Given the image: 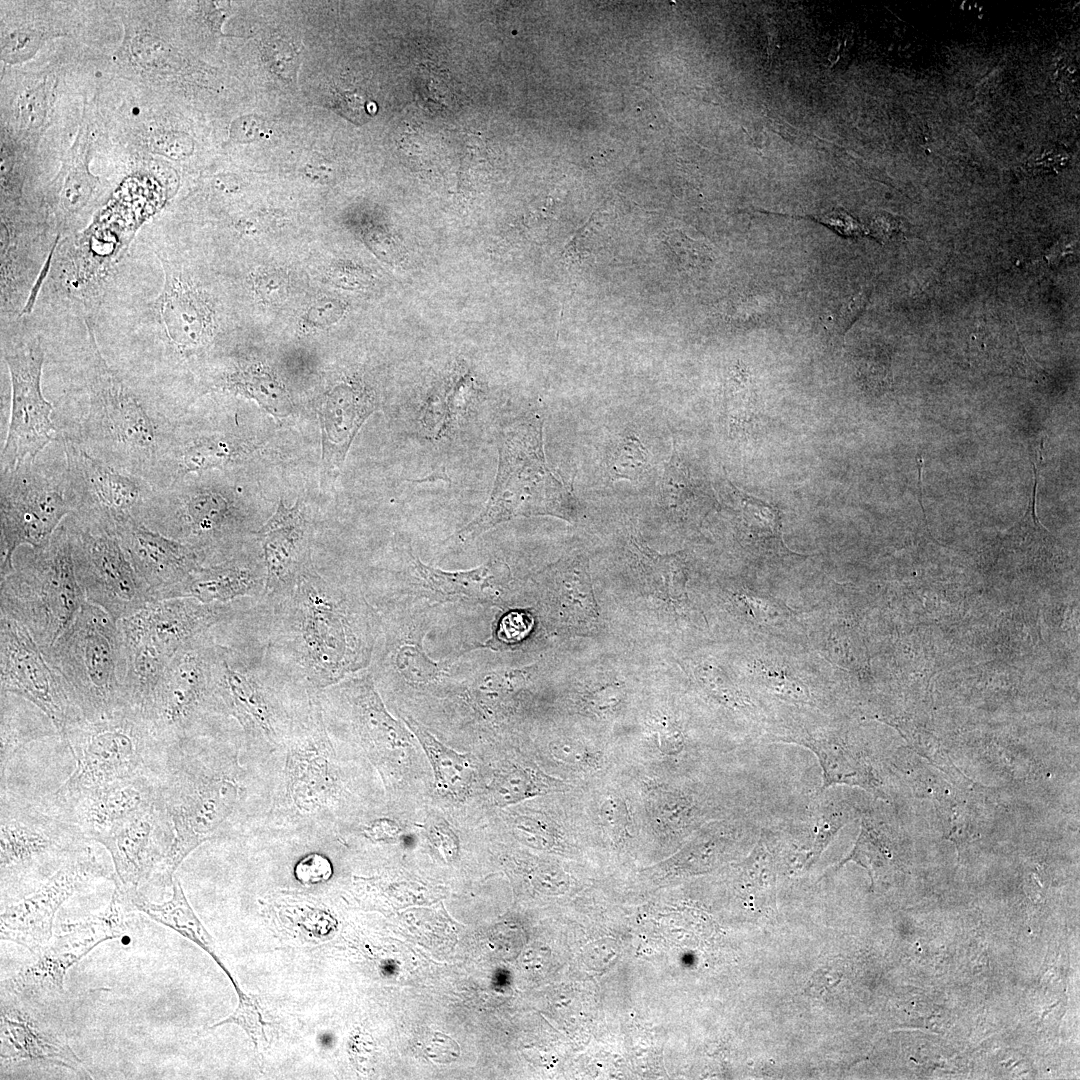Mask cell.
Returning <instances> with one entry per match:
<instances>
[{
    "instance_id": "12",
    "label": "cell",
    "mask_w": 1080,
    "mask_h": 1080,
    "mask_svg": "<svg viewBox=\"0 0 1080 1080\" xmlns=\"http://www.w3.org/2000/svg\"><path fill=\"white\" fill-rule=\"evenodd\" d=\"M70 539L74 569L86 601L113 619L131 615L153 601L121 545L116 526L69 514L62 522Z\"/></svg>"
},
{
    "instance_id": "37",
    "label": "cell",
    "mask_w": 1080,
    "mask_h": 1080,
    "mask_svg": "<svg viewBox=\"0 0 1080 1080\" xmlns=\"http://www.w3.org/2000/svg\"><path fill=\"white\" fill-rule=\"evenodd\" d=\"M18 117L28 127L39 126L46 114L45 86L26 91L18 101Z\"/></svg>"
},
{
    "instance_id": "39",
    "label": "cell",
    "mask_w": 1080,
    "mask_h": 1080,
    "mask_svg": "<svg viewBox=\"0 0 1080 1080\" xmlns=\"http://www.w3.org/2000/svg\"><path fill=\"white\" fill-rule=\"evenodd\" d=\"M150 147L156 153L179 159L191 152L192 143L185 134L164 131L151 137Z\"/></svg>"
},
{
    "instance_id": "30",
    "label": "cell",
    "mask_w": 1080,
    "mask_h": 1080,
    "mask_svg": "<svg viewBox=\"0 0 1080 1080\" xmlns=\"http://www.w3.org/2000/svg\"><path fill=\"white\" fill-rule=\"evenodd\" d=\"M223 387L254 399L270 415L283 419L293 404L282 382L266 367L251 365L223 377Z\"/></svg>"
},
{
    "instance_id": "2",
    "label": "cell",
    "mask_w": 1080,
    "mask_h": 1080,
    "mask_svg": "<svg viewBox=\"0 0 1080 1080\" xmlns=\"http://www.w3.org/2000/svg\"><path fill=\"white\" fill-rule=\"evenodd\" d=\"M270 656L306 692H319L368 665L377 619L350 583L313 564L288 590L259 600Z\"/></svg>"
},
{
    "instance_id": "23",
    "label": "cell",
    "mask_w": 1080,
    "mask_h": 1080,
    "mask_svg": "<svg viewBox=\"0 0 1080 1080\" xmlns=\"http://www.w3.org/2000/svg\"><path fill=\"white\" fill-rule=\"evenodd\" d=\"M375 408L372 396L358 383L341 382L324 395L318 418L325 484H332L339 476L355 436Z\"/></svg>"
},
{
    "instance_id": "51",
    "label": "cell",
    "mask_w": 1080,
    "mask_h": 1080,
    "mask_svg": "<svg viewBox=\"0 0 1080 1080\" xmlns=\"http://www.w3.org/2000/svg\"><path fill=\"white\" fill-rule=\"evenodd\" d=\"M839 977L836 978L835 971L824 969L817 971L813 976V984L820 988L833 987L837 984Z\"/></svg>"
},
{
    "instance_id": "29",
    "label": "cell",
    "mask_w": 1080,
    "mask_h": 1080,
    "mask_svg": "<svg viewBox=\"0 0 1080 1080\" xmlns=\"http://www.w3.org/2000/svg\"><path fill=\"white\" fill-rule=\"evenodd\" d=\"M404 721L429 759L438 792L448 798L463 800L470 793L474 780V767L469 757L445 746L411 717Z\"/></svg>"
},
{
    "instance_id": "13",
    "label": "cell",
    "mask_w": 1080,
    "mask_h": 1080,
    "mask_svg": "<svg viewBox=\"0 0 1080 1080\" xmlns=\"http://www.w3.org/2000/svg\"><path fill=\"white\" fill-rule=\"evenodd\" d=\"M133 907L128 894L115 885L109 906L85 921L62 926L37 953L36 962L22 968L6 983V989L23 1002H43L64 993L68 970L98 944L126 934L125 917Z\"/></svg>"
},
{
    "instance_id": "33",
    "label": "cell",
    "mask_w": 1080,
    "mask_h": 1080,
    "mask_svg": "<svg viewBox=\"0 0 1080 1080\" xmlns=\"http://www.w3.org/2000/svg\"><path fill=\"white\" fill-rule=\"evenodd\" d=\"M235 990L238 997V1005L235 1011L212 1027L225 1024H235L241 1027L251 1038L256 1054L259 1055V1058H262L263 1051L269 1045L265 1031L269 1024L264 1021L262 1009L256 997L246 994L240 986L236 987Z\"/></svg>"
},
{
    "instance_id": "25",
    "label": "cell",
    "mask_w": 1080,
    "mask_h": 1080,
    "mask_svg": "<svg viewBox=\"0 0 1080 1080\" xmlns=\"http://www.w3.org/2000/svg\"><path fill=\"white\" fill-rule=\"evenodd\" d=\"M266 587L262 555L258 558L233 555L211 565H202L186 580L169 590L163 599L190 597L204 603H228L260 599ZM162 600V599H161Z\"/></svg>"
},
{
    "instance_id": "3",
    "label": "cell",
    "mask_w": 1080,
    "mask_h": 1080,
    "mask_svg": "<svg viewBox=\"0 0 1080 1080\" xmlns=\"http://www.w3.org/2000/svg\"><path fill=\"white\" fill-rule=\"evenodd\" d=\"M85 601L63 523L44 547H20L12 572L1 578V616L23 626L43 649L69 628Z\"/></svg>"
},
{
    "instance_id": "27",
    "label": "cell",
    "mask_w": 1080,
    "mask_h": 1080,
    "mask_svg": "<svg viewBox=\"0 0 1080 1080\" xmlns=\"http://www.w3.org/2000/svg\"><path fill=\"white\" fill-rule=\"evenodd\" d=\"M812 802L806 867L815 863L839 831L861 814L858 803L838 785L821 789Z\"/></svg>"
},
{
    "instance_id": "17",
    "label": "cell",
    "mask_w": 1080,
    "mask_h": 1080,
    "mask_svg": "<svg viewBox=\"0 0 1080 1080\" xmlns=\"http://www.w3.org/2000/svg\"><path fill=\"white\" fill-rule=\"evenodd\" d=\"M75 510L72 513L116 526L126 517L139 519L154 487L145 479L118 471L64 441Z\"/></svg>"
},
{
    "instance_id": "15",
    "label": "cell",
    "mask_w": 1080,
    "mask_h": 1080,
    "mask_svg": "<svg viewBox=\"0 0 1080 1080\" xmlns=\"http://www.w3.org/2000/svg\"><path fill=\"white\" fill-rule=\"evenodd\" d=\"M90 842L74 852L40 887L6 904L0 915V935L37 954L52 938L56 912L73 894L98 878L113 881L115 873L98 858Z\"/></svg>"
},
{
    "instance_id": "46",
    "label": "cell",
    "mask_w": 1080,
    "mask_h": 1080,
    "mask_svg": "<svg viewBox=\"0 0 1080 1080\" xmlns=\"http://www.w3.org/2000/svg\"><path fill=\"white\" fill-rule=\"evenodd\" d=\"M295 873L300 881L315 883L330 877L331 866L325 858L315 855L300 862Z\"/></svg>"
},
{
    "instance_id": "24",
    "label": "cell",
    "mask_w": 1080,
    "mask_h": 1080,
    "mask_svg": "<svg viewBox=\"0 0 1080 1080\" xmlns=\"http://www.w3.org/2000/svg\"><path fill=\"white\" fill-rule=\"evenodd\" d=\"M2 1062L29 1061L78 1071L79 1057L60 1031L40 1020L24 1005H1Z\"/></svg>"
},
{
    "instance_id": "50",
    "label": "cell",
    "mask_w": 1080,
    "mask_h": 1080,
    "mask_svg": "<svg viewBox=\"0 0 1080 1080\" xmlns=\"http://www.w3.org/2000/svg\"><path fill=\"white\" fill-rule=\"evenodd\" d=\"M214 189L222 194H232L238 191L239 184L236 178L231 175H219L212 183Z\"/></svg>"
},
{
    "instance_id": "5",
    "label": "cell",
    "mask_w": 1080,
    "mask_h": 1080,
    "mask_svg": "<svg viewBox=\"0 0 1080 1080\" xmlns=\"http://www.w3.org/2000/svg\"><path fill=\"white\" fill-rule=\"evenodd\" d=\"M0 575L12 572L22 546L47 545L75 510L64 441L46 446L34 459L0 472Z\"/></svg>"
},
{
    "instance_id": "47",
    "label": "cell",
    "mask_w": 1080,
    "mask_h": 1080,
    "mask_svg": "<svg viewBox=\"0 0 1080 1080\" xmlns=\"http://www.w3.org/2000/svg\"><path fill=\"white\" fill-rule=\"evenodd\" d=\"M658 747L668 755L678 754L684 747L682 733L674 727H662L658 732Z\"/></svg>"
},
{
    "instance_id": "7",
    "label": "cell",
    "mask_w": 1080,
    "mask_h": 1080,
    "mask_svg": "<svg viewBox=\"0 0 1080 1080\" xmlns=\"http://www.w3.org/2000/svg\"><path fill=\"white\" fill-rule=\"evenodd\" d=\"M89 842L47 802L2 790L0 811L1 899L34 892ZM10 902V903H11Z\"/></svg>"
},
{
    "instance_id": "22",
    "label": "cell",
    "mask_w": 1080,
    "mask_h": 1080,
    "mask_svg": "<svg viewBox=\"0 0 1080 1080\" xmlns=\"http://www.w3.org/2000/svg\"><path fill=\"white\" fill-rule=\"evenodd\" d=\"M773 737L778 742L803 746L817 757L822 770L821 789L847 785L876 792L882 785L866 752L843 729L789 725Z\"/></svg>"
},
{
    "instance_id": "48",
    "label": "cell",
    "mask_w": 1080,
    "mask_h": 1080,
    "mask_svg": "<svg viewBox=\"0 0 1080 1080\" xmlns=\"http://www.w3.org/2000/svg\"><path fill=\"white\" fill-rule=\"evenodd\" d=\"M827 224L833 226L844 235H857L860 233L859 226L845 213H833L825 217Z\"/></svg>"
},
{
    "instance_id": "1",
    "label": "cell",
    "mask_w": 1080,
    "mask_h": 1080,
    "mask_svg": "<svg viewBox=\"0 0 1080 1080\" xmlns=\"http://www.w3.org/2000/svg\"><path fill=\"white\" fill-rule=\"evenodd\" d=\"M36 321L58 437L153 486L176 427L173 408L150 383L106 360L82 305H49Z\"/></svg>"
},
{
    "instance_id": "28",
    "label": "cell",
    "mask_w": 1080,
    "mask_h": 1080,
    "mask_svg": "<svg viewBox=\"0 0 1080 1080\" xmlns=\"http://www.w3.org/2000/svg\"><path fill=\"white\" fill-rule=\"evenodd\" d=\"M172 889V898L161 904L148 901L140 891L129 893L128 896L135 909L198 945L210 954L223 970L227 971L215 951L213 937L194 913L177 877L173 878Z\"/></svg>"
},
{
    "instance_id": "9",
    "label": "cell",
    "mask_w": 1080,
    "mask_h": 1080,
    "mask_svg": "<svg viewBox=\"0 0 1080 1080\" xmlns=\"http://www.w3.org/2000/svg\"><path fill=\"white\" fill-rule=\"evenodd\" d=\"M1 357L10 377L11 405L0 462L1 470H10L58 439L54 407L43 391L46 345L29 314L1 322Z\"/></svg>"
},
{
    "instance_id": "18",
    "label": "cell",
    "mask_w": 1080,
    "mask_h": 1080,
    "mask_svg": "<svg viewBox=\"0 0 1080 1080\" xmlns=\"http://www.w3.org/2000/svg\"><path fill=\"white\" fill-rule=\"evenodd\" d=\"M83 836L95 840L150 808L156 799L154 774L138 775L75 793L45 797Z\"/></svg>"
},
{
    "instance_id": "4",
    "label": "cell",
    "mask_w": 1080,
    "mask_h": 1080,
    "mask_svg": "<svg viewBox=\"0 0 1080 1080\" xmlns=\"http://www.w3.org/2000/svg\"><path fill=\"white\" fill-rule=\"evenodd\" d=\"M499 461L485 507L456 533L467 542L517 516L567 518L572 495L548 467L543 451V422L537 417L512 421L498 437Z\"/></svg>"
},
{
    "instance_id": "38",
    "label": "cell",
    "mask_w": 1080,
    "mask_h": 1080,
    "mask_svg": "<svg viewBox=\"0 0 1080 1080\" xmlns=\"http://www.w3.org/2000/svg\"><path fill=\"white\" fill-rule=\"evenodd\" d=\"M514 835L525 843L545 848L553 843V833L544 822L528 816H518L513 821Z\"/></svg>"
},
{
    "instance_id": "45",
    "label": "cell",
    "mask_w": 1080,
    "mask_h": 1080,
    "mask_svg": "<svg viewBox=\"0 0 1080 1080\" xmlns=\"http://www.w3.org/2000/svg\"><path fill=\"white\" fill-rule=\"evenodd\" d=\"M431 842L448 857H454L458 851V838L451 827L443 820L433 822L428 828Z\"/></svg>"
},
{
    "instance_id": "10",
    "label": "cell",
    "mask_w": 1080,
    "mask_h": 1080,
    "mask_svg": "<svg viewBox=\"0 0 1080 1080\" xmlns=\"http://www.w3.org/2000/svg\"><path fill=\"white\" fill-rule=\"evenodd\" d=\"M61 740L71 751L76 766L55 791L59 794L153 774L165 749L144 713L131 707L98 720L84 719Z\"/></svg>"
},
{
    "instance_id": "11",
    "label": "cell",
    "mask_w": 1080,
    "mask_h": 1080,
    "mask_svg": "<svg viewBox=\"0 0 1080 1080\" xmlns=\"http://www.w3.org/2000/svg\"><path fill=\"white\" fill-rule=\"evenodd\" d=\"M138 520L188 545L202 565H211L233 556L230 552L242 530L243 516L223 485L182 479L167 488H155Z\"/></svg>"
},
{
    "instance_id": "34",
    "label": "cell",
    "mask_w": 1080,
    "mask_h": 1080,
    "mask_svg": "<svg viewBox=\"0 0 1080 1080\" xmlns=\"http://www.w3.org/2000/svg\"><path fill=\"white\" fill-rule=\"evenodd\" d=\"M614 479H639L648 468V452L635 437L620 442L608 461Z\"/></svg>"
},
{
    "instance_id": "20",
    "label": "cell",
    "mask_w": 1080,
    "mask_h": 1080,
    "mask_svg": "<svg viewBox=\"0 0 1080 1080\" xmlns=\"http://www.w3.org/2000/svg\"><path fill=\"white\" fill-rule=\"evenodd\" d=\"M116 532L153 601L163 599L169 590L202 566L191 547L147 527L134 517L120 519L116 523Z\"/></svg>"
},
{
    "instance_id": "19",
    "label": "cell",
    "mask_w": 1080,
    "mask_h": 1080,
    "mask_svg": "<svg viewBox=\"0 0 1080 1080\" xmlns=\"http://www.w3.org/2000/svg\"><path fill=\"white\" fill-rule=\"evenodd\" d=\"M173 836L170 820L154 803L95 842L111 856L115 885L129 894L140 891L152 879L170 849Z\"/></svg>"
},
{
    "instance_id": "26",
    "label": "cell",
    "mask_w": 1080,
    "mask_h": 1080,
    "mask_svg": "<svg viewBox=\"0 0 1080 1080\" xmlns=\"http://www.w3.org/2000/svg\"><path fill=\"white\" fill-rule=\"evenodd\" d=\"M412 570L423 595L441 600L489 601L503 580L504 566L490 561L467 571H443L413 559Z\"/></svg>"
},
{
    "instance_id": "14",
    "label": "cell",
    "mask_w": 1080,
    "mask_h": 1080,
    "mask_svg": "<svg viewBox=\"0 0 1080 1080\" xmlns=\"http://www.w3.org/2000/svg\"><path fill=\"white\" fill-rule=\"evenodd\" d=\"M1 693L17 695L36 706L62 739L85 718L74 694L43 649L17 622L0 618Z\"/></svg>"
},
{
    "instance_id": "8",
    "label": "cell",
    "mask_w": 1080,
    "mask_h": 1080,
    "mask_svg": "<svg viewBox=\"0 0 1080 1080\" xmlns=\"http://www.w3.org/2000/svg\"><path fill=\"white\" fill-rule=\"evenodd\" d=\"M212 629L174 655L144 713L165 748L212 732L230 714L220 693Z\"/></svg>"
},
{
    "instance_id": "21",
    "label": "cell",
    "mask_w": 1080,
    "mask_h": 1080,
    "mask_svg": "<svg viewBox=\"0 0 1080 1080\" xmlns=\"http://www.w3.org/2000/svg\"><path fill=\"white\" fill-rule=\"evenodd\" d=\"M256 540L266 570L263 597H273L291 588L313 564L312 528L304 504L292 507L282 501L256 532Z\"/></svg>"
},
{
    "instance_id": "31",
    "label": "cell",
    "mask_w": 1080,
    "mask_h": 1080,
    "mask_svg": "<svg viewBox=\"0 0 1080 1080\" xmlns=\"http://www.w3.org/2000/svg\"><path fill=\"white\" fill-rule=\"evenodd\" d=\"M1 693V775L14 754L37 737L48 735L45 714L25 705V699Z\"/></svg>"
},
{
    "instance_id": "32",
    "label": "cell",
    "mask_w": 1080,
    "mask_h": 1080,
    "mask_svg": "<svg viewBox=\"0 0 1080 1080\" xmlns=\"http://www.w3.org/2000/svg\"><path fill=\"white\" fill-rule=\"evenodd\" d=\"M553 783L533 769L512 766L498 773L491 785L494 803L505 807L553 789Z\"/></svg>"
},
{
    "instance_id": "41",
    "label": "cell",
    "mask_w": 1080,
    "mask_h": 1080,
    "mask_svg": "<svg viewBox=\"0 0 1080 1080\" xmlns=\"http://www.w3.org/2000/svg\"><path fill=\"white\" fill-rule=\"evenodd\" d=\"M287 289V278L279 271L263 273L255 283V291L261 300L267 303L282 301L286 297Z\"/></svg>"
},
{
    "instance_id": "6",
    "label": "cell",
    "mask_w": 1080,
    "mask_h": 1080,
    "mask_svg": "<svg viewBox=\"0 0 1080 1080\" xmlns=\"http://www.w3.org/2000/svg\"><path fill=\"white\" fill-rule=\"evenodd\" d=\"M43 651L68 683L86 720L108 717L124 707V641L118 621L102 608L85 601L69 628Z\"/></svg>"
},
{
    "instance_id": "16",
    "label": "cell",
    "mask_w": 1080,
    "mask_h": 1080,
    "mask_svg": "<svg viewBox=\"0 0 1080 1080\" xmlns=\"http://www.w3.org/2000/svg\"><path fill=\"white\" fill-rule=\"evenodd\" d=\"M252 599L204 603L179 597L155 600L118 621L125 644L141 645L169 663L186 644L210 631Z\"/></svg>"
},
{
    "instance_id": "43",
    "label": "cell",
    "mask_w": 1080,
    "mask_h": 1080,
    "mask_svg": "<svg viewBox=\"0 0 1080 1080\" xmlns=\"http://www.w3.org/2000/svg\"><path fill=\"white\" fill-rule=\"evenodd\" d=\"M344 312L340 302L323 299L316 302L307 312L306 320L314 327H325L337 322Z\"/></svg>"
},
{
    "instance_id": "40",
    "label": "cell",
    "mask_w": 1080,
    "mask_h": 1080,
    "mask_svg": "<svg viewBox=\"0 0 1080 1080\" xmlns=\"http://www.w3.org/2000/svg\"><path fill=\"white\" fill-rule=\"evenodd\" d=\"M551 755L558 761L573 766H587L594 760V755L584 745L570 740L551 743Z\"/></svg>"
},
{
    "instance_id": "35",
    "label": "cell",
    "mask_w": 1080,
    "mask_h": 1080,
    "mask_svg": "<svg viewBox=\"0 0 1080 1080\" xmlns=\"http://www.w3.org/2000/svg\"><path fill=\"white\" fill-rule=\"evenodd\" d=\"M134 60L145 69H160L168 58L166 44L151 35H141L131 45Z\"/></svg>"
},
{
    "instance_id": "42",
    "label": "cell",
    "mask_w": 1080,
    "mask_h": 1080,
    "mask_svg": "<svg viewBox=\"0 0 1080 1080\" xmlns=\"http://www.w3.org/2000/svg\"><path fill=\"white\" fill-rule=\"evenodd\" d=\"M600 820L607 831L614 836H621L627 827V810L619 798H608L600 808Z\"/></svg>"
},
{
    "instance_id": "49",
    "label": "cell",
    "mask_w": 1080,
    "mask_h": 1080,
    "mask_svg": "<svg viewBox=\"0 0 1080 1080\" xmlns=\"http://www.w3.org/2000/svg\"><path fill=\"white\" fill-rule=\"evenodd\" d=\"M371 835L380 838H394L400 834V827L391 820H379L372 824Z\"/></svg>"
},
{
    "instance_id": "44",
    "label": "cell",
    "mask_w": 1080,
    "mask_h": 1080,
    "mask_svg": "<svg viewBox=\"0 0 1080 1080\" xmlns=\"http://www.w3.org/2000/svg\"><path fill=\"white\" fill-rule=\"evenodd\" d=\"M38 38L25 32L11 33L3 45V54L8 59L19 60L29 57L37 49Z\"/></svg>"
},
{
    "instance_id": "36",
    "label": "cell",
    "mask_w": 1080,
    "mask_h": 1080,
    "mask_svg": "<svg viewBox=\"0 0 1080 1080\" xmlns=\"http://www.w3.org/2000/svg\"><path fill=\"white\" fill-rule=\"evenodd\" d=\"M370 101L358 89H338L334 92L333 106L344 117L355 123H363L370 117Z\"/></svg>"
}]
</instances>
